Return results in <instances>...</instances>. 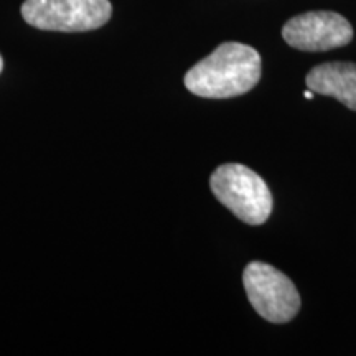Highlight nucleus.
Wrapping results in <instances>:
<instances>
[{
	"label": "nucleus",
	"instance_id": "obj_1",
	"mask_svg": "<svg viewBox=\"0 0 356 356\" xmlns=\"http://www.w3.org/2000/svg\"><path fill=\"white\" fill-rule=\"evenodd\" d=\"M261 55L248 44L221 43L185 74L190 92L210 99L246 95L261 79Z\"/></svg>",
	"mask_w": 356,
	"mask_h": 356
},
{
	"label": "nucleus",
	"instance_id": "obj_2",
	"mask_svg": "<svg viewBox=\"0 0 356 356\" xmlns=\"http://www.w3.org/2000/svg\"><path fill=\"white\" fill-rule=\"evenodd\" d=\"M211 191L228 210L248 225L257 226L273 213V195L254 170L241 163H225L213 172Z\"/></svg>",
	"mask_w": 356,
	"mask_h": 356
},
{
	"label": "nucleus",
	"instance_id": "obj_4",
	"mask_svg": "<svg viewBox=\"0 0 356 356\" xmlns=\"http://www.w3.org/2000/svg\"><path fill=\"white\" fill-rule=\"evenodd\" d=\"M243 284L254 310L267 322L286 323L299 314L300 296L286 274L266 262H249Z\"/></svg>",
	"mask_w": 356,
	"mask_h": 356
},
{
	"label": "nucleus",
	"instance_id": "obj_3",
	"mask_svg": "<svg viewBox=\"0 0 356 356\" xmlns=\"http://www.w3.org/2000/svg\"><path fill=\"white\" fill-rule=\"evenodd\" d=\"M22 15L48 32H89L108 24L113 6L109 0H25Z\"/></svg>",
	"mask_w": 356,
	"mask_h": 356
},
{
	"label": "nucleus",
	"instance_id": "obj_7",
	"mask_svg": "<svg viewBox=\"0 0 356 356\" xmlns=\"http://www.w3.org/2000/svg\"><path fill=\"white\" fill-rule=\"evenodd\" d=\"M314 95H315V92L312 91V89H307V91H305V97H307V99H312V97H314Z\"/></svg>",
	"mask_w": 356,
	"mask_h": 356
},
{
	"label": "nucleus",
	"instance_id": "obj_5",
	"mask_svg": "<svg viewBox=\"0 0 356 356\" xmlns=\"http://www.w3.org/2000/svg\"><path fill=\"white\" fill-rule=\"evenodd\" d=\"M282 37L302 51H327L345 47L353 38L350 22L335 12H307L284 25Z\"/></svg>",
	"mask_w": 356,
	"mask_h": 356
},
{
	"label": "nucleus",
	"instance_id": "obj_6",
	"mask_svg": "<svg viewBox=\"0 0 356 356\" xmlns=\"http://www.w3.org/2000/svg\"><path fill=\"white\" fill-rule=\"evenodd\" d=\"M305 83L315 95L332 96L356 111V63L335 61L318 65L310 70Z\"/></svg>",
	"mask_w": 356,
	"mask_h": 356
},
{
	"label": "nucleus",
	"instance_id": "obj_8",
	"mask_svg": "<svg viewBox=\"0 0 356 356\" xmlns=\"http://www.w3.org/2000/svg\"><path fill=\"white\" fill-rule=\"evenodd\" d=\"M3 68V61H2V56H0V71Z\"/></svg>",
	"mask_w": 356,
	"mask_h": 356
}]
</instances>
